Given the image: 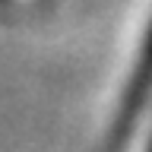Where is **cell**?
I'll return each instance as SVG.
<instances>
[{
  "label": "cell",
  "mask_w": 152,
  "mask_h": 152,
  "mask_svg": "<svg viewBox=\"0 0 152 152\" xmlns=\"http://www.w3.org/2000/svg\"><path fill=\"white\" fill-rule=\"evenodd\" d=\"M149 89H152V26H149L146 41H142L140 60H136V66H133V79H130V86H127V92H124L121 111H117V117H114V146L130 133L136 114L142 111V102H146Z\"/></svg>",
  "instance_id": "obj_1"
}]
</instances>
